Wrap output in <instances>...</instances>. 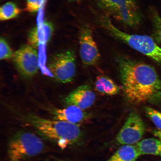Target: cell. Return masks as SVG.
I'll return each instance as SVG.
<instances>
[{
	"label": "cell",
	"mask_w": 161,
	"mask_h": 161,
	"mask_svg": "<svg viewBox=\"0 0 161 161\" xmlns=\"http://www.w3.org/2000/svg\"><path fill=\"white\" fill-rule=\"evenodd\" d=\"M54 160L55 161H70L69 160L64 159L60 158H53Z\"/></svg>",
	"instance_id": "22"
},
{
	"label": "cell",
	"mask_w": 161,
	"mask_h": 161,
	"mask_svg": "<svg viewBox=\"0 0 161 161\" xmlns=\"http://www.w3.org/2000/svg\"></svg>",
	"instance_id": "23"
},
{
	"label": "cell",
	"mask_w": 161,
	"mask_h": 161,
	"mask_svg": "<svg viewBox=\"0 0 161 161\" xmlns=\"http://www.w3.org/2000/svg\"><path fill=\"white\" fill-rule=\"evenodd\" d=\"M21 12V10L15 4L8 2L2 6L0 8V20L5 21L14 19Z\"/></svg>",
	"instance_id": "16"
},
{
	"label": "cell",
	"mask_w": 161,
	"mask_h": 161,
	"mask_svg": "<svg viewBox=\"0 0 161 161\" xmlns=\"http://www.w3.org/2000/svg\"><path fill=\"white\" fill-rule=\"evenodd\" d=\"M145 111L154 125L158 130L161 131V113L148 107L145 108Z\"/></svg>",
	"instance_id": "18"
},
{
	"label": "cell",
	"mask_w": 161,
	"mask_h": 161,
	"mask_svg": "<svg viewBox=\"0 0 161 161\" xmlns=\"http://www.w3.org/2000/svg\"><path fill=\"white\" fill-rule=\"evenodd\" d=\"M43 0H27L25 9L30 13H35L39 9Z\"/></svg>",
	"instance_id": "20"
},
{
	"label": "cell",
	"mask_w": 161,
	"mask_h": 161,
	"mask_svg": "<svg viewBox=\"0 0 161 161\" xmlns=\"http://www.w3.org/2000/svg\"><path fill=\"white\" fill-rule=\"evenodd\" d=\"M119 66L124 93L130 102L144 103L161 96V80L152 66L126 58L119 60Z\"/></svg>",
	"instance_id": "1"
},
{
	"label": "cell",
	"mask_w": 161,
	"mask_h": 161,
	"mask_svg": "<svg viewBox=\"0 0 161 161\" xmlns=\"http://www.w3.org/2000/svg\"><path fill=\"white\" fill-rule=\"evenodd\" d=\"M150 12L155 38L161 43V18L156 10L152 9Z\"/></svg>",
	"instance_id": "17"
},
{
	"label": "cell",
	"mask_w": 161,
	"mask_h": 161,
	"mask_svg": "<svg viewBox=\"0 0 161 161\" xmlns=\"http://www.w3.org/2000/svg\"><path fill=\"white\" fill-rule=\"evenodd\" d=\"M96 96L90 86L87 84L80 86L66 97L64 102L69 105H74L84 110L93 105Z\"/></svg>",
	"instance_id": "10"
},
{
	"label": "cell",
	"mask_w": 161,
	"mask_h": 161,
	"mask_svg": "<svg viewBox=\"0 0 161 161\" xmlns=\"http://www.w3.org/2000/svg\"><path fill=\"white\" fill-rule=\"evenodd\" d=\"M101 23L110 35L132 49L161 64V47L152 38L146 35H131L121 31L113 25L108 16L101 18Z\"/></svg>",
	"instance_id": "3"
},
{
	"label": "cell",
	"mask_w": 161,
	"mask_h": 161,
	"mask_svg": "<svg viewBox=\"0 0 161 161\" xmlns=\"http://www.w3.org/2000/svg\"><path fill=\"white\" fill-rule=\"evenodd\" d=\"M79 43L80 55L82 64L86 66L95 65L99 60L100 55L89 27H84L82 29Z\"/></svg>",
	"instance_id": "9"
},
{
	"label": "cell",
	"mask_w": 161,
	"mask_h": 161,
	"mask_svg": "<svg viewBox=\"0 0 161 161\" xmlns=\"http://www.w3.org/2000/svg\"><path fill=\"white\" fill-rule=\"evenodd\" d=\"M20 116L41 137L55 144L62 150L79 144L83 136L78 125L46 119L33 114Z\"/></svg>",
	"instance_id": "2"
},
{
	"label": "cell",
	"mask_w": 161,
	"mask_h": 161,
	"mask_svg": "<svg viewBox=\"0 0 161 161\" xmlns=\"http://www.w3.org/2000/svg\"><path fill=\"white\" fill-rule=\"evenodd\" d=\"M13 61L16 68L22 75L31 77L39 69V58L37 50L31 46L24 45L14 53Z\"/></svg>",
	"instance_id": "7"
},
{
	"label": "cell",
	"mask_w": 161,
	"mask_h": 161,
	"mask_svg": "<svg viewBox=\"0 0 161 161\" xmlns=\"http://www.w3.org/2000/svg\"><path fill=\"white\" fill-rule=\"evenodd\" d=\"M141 155L149 154L161 156V141L155 138L146 139L136 144Z\"/></svg>",
	"instance_id": "15"
},
{
	"label": "cell",
	"mask_w": 161,
	"mask_h": 161,
	"mask_svg": "<svg viewBox=\"0 0 161 161\" xmlns=\"http://www.w3.org/2000/svg\"><path fill=\"white\" fill-rule=\"evenodd\" d=\"M49 68L57 81L64 83L72 81L76 73L74 51L68 50L53 56L49 64Z\"/></svg>",
	"instance_id": "6"
},
{
	"label": "cell",
	"mask_w": 161,
	"mask_h": 161,
	"mask_svg": "<svg viewBox=\"0 0 161 161\" xmlns=\"http://www.w3.org/2000/svg\"><path fill=\"white\" fill-rule=\"evenodd\" d=\"M53 31V25L47 22L34 28L28 36L29 45L36 49L40 46L45 45L49 41Z\"/></svg>",
	"instance_id": "12"
},
{
	"label": "cell",
	"mask_w": 161,
	"mask_h": 161,
	"mask_svg": "<svg viewBox=\"0 0 161 161\" xmlns=\"http://www.w3.org/2000/svg\"><path fill=\"white\" fill-rule=\"evenodd\" d=\"M146 126L140 114L131 112L116 136L118 143L122 145H133L137 144L146 131Z\"/></svg>",
	"instance_id": "8"
},
{
	"label": "cell",
	"mask_w": 161,
	"mask_h": 161,
	"mask_svg": "<svg viewBox=\"0 0 161 161\" xmlns=\"http://www.w3.org/2000/svg\"><path fill=\"white\" fill-rule=\"evenodd\" d=\"M98 5L118 21L130 27H136L142 21L135 0H98Z\"/></svg>",
	"instance_id": "5"
},
{
	"label": "cell",
	"mask_w": 161,
	"mask_h": 161,
	"mask_svg": "<svg viewBox=\"0 0 161 161\" xmlns=\"http://www.w3.org/2000/svg\"><path fill=\"white\" fill-rule=\"evenodd\" d=\"M153 134L155 136L159 138V140L161 141V131L159 130H155L154 131Z\"/></svg>",
	"instance_id": "21"
},
{
	"label": "cell",
	"mask_w": 161,
	"mask_h": 161,
	"mask_svg": "<svg viewBox=\"0 0 161 161\" xmlns=\"http://www.w3.org/2000/svg\"><path fill=\"white\" fill-rule=\"evenodd\" d=\"M140 156L136 146L124 145L106 161H136Z\"/></svg>",
	"instance_id": "14"
},
{
	"label": "cell",
	"mask_w": 161,
	"mask_h": 161,
	"mask_svg": "<svg viewBox=\"0 0 161 161\" xmlns=\"http://www.w3.org/2000/svg\"><path fill=\"white\" fill-rule=\"evenodd\" d=\"M53 119L79 125L90 117L87 113L78 107L69 105L64 108H53L50 110Z\"/></svg>",
	"instance_id": "11"
},
{
	"label": "cell",
	"mask_w": 161,
	"mask_h": 161,
	"mask_svg": "<svg viewBox=\"0 0 161 161\" xmlns=\"http://www.w3.org/2000/svg\"><path fill=\"white\" fill-rule=\"evenodd\" d=\"M95 89L100 93L108 96L116 95L120 88L113 80L104 75H100L96 78Z\"/></svg>",
	"instance_id": "13"
},
{
	"label": "cell",
	"mask_w": 161,
	"mask_h": 161,
	"mask_svg": "<svg viewBox=\"0 0 161 161\" xmlns=\"http://www.w3.org/2000/svg\"><path fill=\"white\" fill-rule=\"evenodd\" d=\"M14 53L9 44L3 38L0 40V59L1 60L8 59L13 58Z\"/></svg>",
	"instance_id": "19"
},
{
	"label": "cell",
	"mask_w": 161,
	"mask_h": 161,
	"mask_svg": "<svg viewBox=\"0 0 161 161\" xmlns=\"http://www.w3.org/2000/svg\"><path fill=\"white\" fill-rule=\"evenodd\" d=\"M45 145L42 139L33 133L19 131L13 135L8 143L9 161H25L43 152Z\"/></svg>",
	"instance_id": "4"
}]
</instances>
